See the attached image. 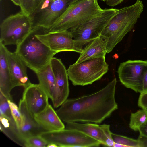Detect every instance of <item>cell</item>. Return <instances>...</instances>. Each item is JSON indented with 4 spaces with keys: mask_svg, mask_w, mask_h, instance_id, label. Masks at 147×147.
Wrapping results in <instances>:
<instances>
[{
    "mask_svg": "<svg viewBox=\"0 0 147 147\" xmlns=\"http://www.w3.org/2000/svg\"><path fill=\"white\" fill-rule=\"evenodd\" d=\"M40 136L48 144L53 143L58 147H98L101 144L96 140L78 131L64 129L46 131Z\"/></svg>",
    "mask_w": 147,
    "mask_h": 147,
    "instance_id": "obj_9",
    "label": "cell"
},
{
    "mask_svg": "<svg viewBox=\"0 0 147 147\" xmlns=\"http://www.w3.org/2000/svg\"><path fill=\"white\" fill-rule=\"evenodd\" d=\"M37 38L51 50L57 53L70 51L81 53L83 46L74 40L68 30L58 32H48L42 34H36Z\"/></svg>",
    "mask_w": 147,
    "mask_h": 147,
    "instance_id": "obj_11",
    "label": "cell"
},
{
    "mask_svg": "<svg viewBox=\"0 0 147 147\" xmlns=\"http://www.w3.org/2000/svg\"><path fill=\"white\" fill-rule=\"evenodd\" d=\"M49 97L38 84H32L24 88L22 100L34 116L43 111L49 104Z\"/></svg>",
    "mask_w": 147,
    "mask_h": 147,
    "instance_id": "obj_14",
    "label": "cell"
},
{
    "mask_svg": "<svg viewBox=\"0 0 147 147\" xmlns=\"http://www.w3.org/2000/svg\"><path fill=\"white\" fill-rule=\"evenodd\" d=\"M7 57L13 88L22 86L24 88L31 85L27 74V67L20 57L7 48Z\"/></svg>",
    "mask_w": 147,
    "mask_h": 147,
    "instance_id": "obj_15",
    "label": "cell"
},
{
    "mask_svg": "<svg viewBox=\"0 0 147 147\" xmlns=\"http://www.w3.org/2000/svg\"><path fill=\"white\" fill-rule=\"evenodd\" d=\"M18 108L23 118L22 125L19 130L24 140L26 141L29 137L40 135L46 131L37 122L22 99L20 100Z\"/></svg>",
    "mask_w": 147,
    "mask_h": 147,
    "instance_id": "obj_16",
    "label": "cell"
},
{
    "mask_svg": "<svg viewBox=\"0 0 147 147\" xmlns=\"http://www.w3.org/2000/svg\"><path fill=\"white\" fill-rule=\"evenodd\" d=\"M48 144L40 135L32 136L25 141V147H45Z\"/></svg>",
    "mask_w": 147,
    "mask_h": 147,
    "instance_id": "obj_25",
    "label": "cell"
},
{
    "mask_svg": "<svg viewBox=\"0 0 147 147\" xmlns=\"http://www.w3.org/2000/svg\"><path fill=\"white\" fill-rule=\"evenodd\" d=\"M0 115L13 119L7 98L0 92Z\"/></svg>",
    "mask_w": 147,
    "mask_h": 147,
    "instance_id": "obj_26",
    "label": "cell"
},
{
    "mask_svg": "<svg viewBox=\"0 0 147 147\" xmlns=\"http://www.w3.org/2000/svg\"><path fill=\"white\" fill-rule=\"evenodd\" d=\"M144 8L141 0L134 4L117 9L102 32L101 35L108 39L107 53L111 52L124 36L133 29Z\"/></svg>",
    "mask_w": 147,
    "mask_h": 147,
    "instance_id": "obj_2",
    "label": "cell"
},
{
    "mask_svg": "<svg viewBox=\"0 0 147 147\" xmlns=\"http://www.w3.org/2000/svg\"><path fill=\"white\" fill-rule=\"evenodd\" d=\"M105 57H100L75 63L67 71L69 79L74 86L91 84L100 79L109 70Z\"/></svg>",
    "mask_w": 147,
    "mask_h": 147,
    "instance_id": "obj_5",
    "label": "cell"
},
{
    "mask_svg": "<svg viewBox=\"0 0 147 147\" xmlns=\"http://www.w3.org/2000/svg\"><path fill=\"white\" fill-rule=\"evenodd\" d=\"M1 131L18 145L25 147V141L22 137L19 130L13 119L0 115Z\"/></svg>",
    "mask_w": 147,
    "mask_h": 147,
    "instance_id": "obj_20",
    "label": "cell"
},
{
    "mask_svg": "<svg viewBox=\"0 0 147 147\" xmlns=\"http://www.w3.org/2000/svg\"><path fill=\"white\" fill-rule=\"evenodd\" d=\"M7 47L0 42V92L13 101L10 92L14 88L7 57Z\"/></svg>",
    "mask_w": 147,
    "mask_h": 147,
    "instance_id": "obj_17",
    "label": "cell"
},
{
    "mask_svg": "<svg viewBox=\"0 0 147 147\" xmlns=\"http://www.w3.org/2000/svg\"><path fill=\"white\" fill-rule=\"evenodd\" d=\"M112 136L114 142V147H140L138 140L112 132Z\"/></svg>",
    "mask_w": 147,
    "mask_h": 147,
    "instance_id": "obj_23",
    "label": "cell"
},
{
    "mask_svg": "<svg viewBox=\"0 0 147 147\" xmlns=\"http://www.w3.org/2000/svg\"><path fill=\"white\" fill-rule=\"evenodd\" d=\"M21 12L30 16L36 11L43 0H19Z\"/></svg>",
    "mask_w": 147,
    "mask_h": 147,
    "instance_id": "obj_24",
    "label": "cell"
},
{
    "mask_svg": "<svg viewBox=\"0 0 147 147\" xmlns=\"http://www.w3.org/2000/svg\"><path fill=\"white\" fill-rule=\"evenodd\" d=\"M55 80V86L51 99L55 108L60 107L67 99L69 93L67 71L61 59L53 57L50 62Z\"/></svg>",
    "mask_w": 147,
    "mask_h": 147,
    "instance_id": "obj_12",
    "label": "cell"
},
{
    "mask_svg": "<svg viewBox=\"0 0 147 147\" xmlns=\"http://www.w3.org/2000/svg\"><path fill=\"white\" fill-rule=\"evenodd\" d=\"M47 147H58L55 144L53 143H50L48 144Z\"/></svg>",
    "mask_w": 147,
    "mask_h": 147,
    "instance_id": "obj_34",
    "label": "cell"
},
{
    "mask_svg": "<svg viewBox=\"0 0 147 147\" xmlns=\"http://www.w3.org/2000/svg\"><path fill=\"white\" fill-rule=\"evenodd\" d=\"M117 80L90 94L67 99L56 111L62 121L100 123L118 108L115 98Z\"/></svg>",
    "mask_w": 147,
    "mask_h": 147,
    "instance_id": "obj_1",
    "label": "cell"
},
{
    "mask_svg": "<svg viewBox=\"0 0 147 147\" xmlns=\"http://www.w3.org/2000/svg\"><path fill=\"white\" fill-rule=\"evenodd\" d=\"M140 134L147 137V121L139 129Z\"/></svg>",
    "mask_w": 147,
    "mask_h": 147,
    "instance_id": "obj_30",
    "label": "cell"
},
{
    "mask_svg": "<svg viewBox=\"0 0 147 147\" xmlns=\"http://www.w3.org/2000/svg\"><path fill=\"white\" fill-rule=\"evenodd\" d=\"M40 28L33 29L19 44L15 52L29 68L35 73L50 63L57 53L51 50L36 36Z\"/></svg>",
    "mask_w": 147,
    "mask_h": 147,
    "instance_id": "obj_3",
    "label": "cell"
},
{
    "mask_svg": "<svg viewBox=\"0 0 147 147\" xmlns=\"http://www.w3.org/2000/svg\"><path fill=\"white\" fill-rule=\"evenodd\" d=\"M65 129L78 131L98 141L101 144L114 147V142L109 125L69 122L66 123Z\"/></svg>",
    "mask_w": 147,
    "mask_h": 147,
    "instance_id": "obj_13",
    "label": "cell"
},
{
    "mask_svg": "<svg viewBox=\"0 0 147 147\" xmlns=\"http://www.w3.org/2000/svg\"><path fill=\"white\" fill-rule=\"evenodd\" d=\"M101 0V1H111V0Z\"/></svg>",
    "mask_w": 147,
    "mask_h": 147,
    "instance_id": "obj_35",
    "label": "cell"
},
{
    "mask_svg": "<svg viewBox=\"0 0 147 147\" xmlns=\"http://www.w3.org/2000/svg\"><path fill=\"white\" fill-rule=\"evenodd\" d=\"M108 39L100 35L87 44L83 49L82 52L76 63L92 58L105 57L107 53V46Z\"/></svg>",
    "mask_w": 147,
    "mask_h": 147,
    "instance_id": "obj_19",
    "label": "cell"
},
{
    "mask_svg": "<svg viewBox=\"0 0 147 147\" xmlns=\"http://www.w3.org/2000/svg\"><path fill=\"white\" fill-rule=\"evenodd\" d=\"M117 9H105L86 22L69 30L73 38L83 46L100 35Z\"/></svg>",
    "mask_w": 147,
    "mask_h": 147,
    "instance_id": "obj_8",
    "label": "cell"
},
{
    "mask_svg": "<svg viewBox=\"0 0 147 147\" xmlns=\"http://www.w3.org/2000/svg\"><path fill=\"white\" fill-rule=\"evenodd\" d=\"M147 92V70L145 72L143 81L142 93Z\"/></svg>",
    "mask_w": 147,
    "mask_h": 147,
    "instance_id": "obj_31",
    "label": "cell"
},
{
    "mask_svg": "<svg viewBox=\"0 0 147 147\" xmlns=\"http://www.w3.org/2000/svg\"><path fill=\"white\" fill-rule=\"evenodd\" d=\"M34 117L38 124L46 131H57L65 128L56 111L49 104L43 111L34 115Z\"/></svg>",
    "mask_w": 147,
    "mask_h": 147,
    "instance_id": "obj_18",
    "label": "cell"
},
{
    "mask_svg": "<svg viewBox=\"0 0 147 147\" xmlns=\"http://www.w3.org/2000/svg\"><path fill=\"white\" fill-rule=\"evenodd\" d=\"M103 10L98 0H79L67 9L48 32L69 30L87 21Z\"/></svg>",
    "mask_w": 147,
    "mask_h": 147,
    "instance_id": "obj_4",
    "label": "cell"
},
{
    "mask_svg": "<svg viewBox=\"0 0 147 147\" xmlns=\"http://www.w3.org/2000/svg\"><path fill=\"white\" fill-rule=\"evenodd\" d=\"M147 70V61L129 60L120 63L117 73L120 82L124 86L141 93L143 78Z\"/></svg>",
    "mask_w": 147,
    "mask_h": 147,
    "instance_id": "obj_10",
    "label": "cell"
},
{
    "mask_svg": "<svg viewBox=\"0 0 147 147\" xmlns=\"http://www.w3.org/2000/svg\"><path fill=\"white\" fill-rule=\"evenodd\" d=\"M147 121V110L142 109L134 113L131 114L129 127L133 130L138 131Z\"/></svg>",
    "mask_w": 147,
    "mask_h": 147,
    "instance_id": "obj_22",
    "label": "cell"
},
{
    "mask_svg": "<svg viewBox=\"0 0 147 147\" xmlns=\"http://www.w3.org/2000/svg\"><path fill=\"white\" fill-rule=\"evenodd\" d=\"M13 3L16 5L20 6V3L19 0H11Z\"/></svg>",
    "mask_w": 147,
    "mask_h": 147,
    "instance_id": "obj_33",
    "label": "cell"
},
{
    "mask_svg": "<svg viewBox=\"0 0 147 147\" xmlns=\"http://www.w3.org/2000/svg\"><path fill=\"white\" fill-rule=\"evenodd\" d=\"M124 0H111L106 1L107 4L109 6H116L123 2Z\"/></svg>",
    "mask_w": 147,
    "mask_h": 147,
    "instance_id": "obj_32",
    "label": "cell"
},
{
    "mask_svg": "<svg viewBox=\"0 0 147 147\" xmlns=\"http://www.w3.org/2000/svg\"><path fill=\"white\" fill-rule=\"evenodd\" d=\"M138 104L142 109H147V92L140 93Z\"/></svg>",
    "mask_w": 147,
    "mask_h": 147,
    "instance_id": "obj_28",
    "label": "cell"
},
{
    "mask_svg": "<svg viewBox=\"0 0 147 147\" xmlns=\"http://www.w3.org/2000/svg\"><path fill=\"white\" fill-rule=\"evenodd\" d=\"M35 74L39 86L51 99L55 86V80L50 63Z\"/></svg>",
    "mask_w": 147,
    "mask_h": 147,
    "instance_id": "obj_21",
    "label": "cell"
},
{
    "mask_svg": "<svg viewBox=\"0 0 147 147\" xmlns=\"http://www.w3.org/2000/svg\"><path fill=\"white\" fill-rule=\"evenodd\" d=\"M146 110H147V109H146Z\"/></svg>",
    "mask_w": 147,
    "mask_h": 147,
    "instance_id": "obj_36",
    "label": "cell"
},
{
    "mask_svg": "<svg viewBox=\"0 0 147 147\" xmlns=\"http://www.w3.org/2000/svg\"><path fill=\"white\" fill-rule=\"evenodd\" d=\"M138 140L139 141L140 147H147V137L139 135Z\"/></svg>",
    "mask_w": 147,
    "mask_h": 147,
    "instance_id": "obj_29",
    "label": "cell"
},
{
    "mask_svg": "<svg viewBox=\"0 0 147 147\" xmlns=\"http://www.w3.org/2000/svg\"><path fill=\"white\" fill-rule=\"evenodd\" d=\"M0 28V42L5 46L17 45L33 29L30 17L21 12L6 18Z\"/></svg>",
    "mask_w": 147,
    "mask_h": 147,
    "instance_id": "obj_6",
    "label": "cell"
},
{
    "mask_svg": "<svg viewBox=\"0 0 147 147\" xmlns=\"http://www.w3.org/2000/svg\"><path fill=\"white\" fill-rule=\"evenodd\" d=\"M12 116L19 129L22 127L23 123L22 117L19 108L13 102L8 100Z\"/></svg>",
    "mask_w": 147,
    "mask_h": 147,
    "instance_id": "obj_27",
    "label": "cell"
},
{
    "mask_svg": "<svg viewBox=\"0 0 147 147\" xmlns=\"http://www.w3.org/2000/svg\"><path fill=\"white\" fill-rule=\"evenodd\" d=\"M79 0H43L30 16L33 29L40 28L48 31L67 9Z\"/></svg>",
    "mask_w": 147,
    "mask_h": 147,
    "instance_id": "obj_7",
    "label": "cell"
}]
</instances>
